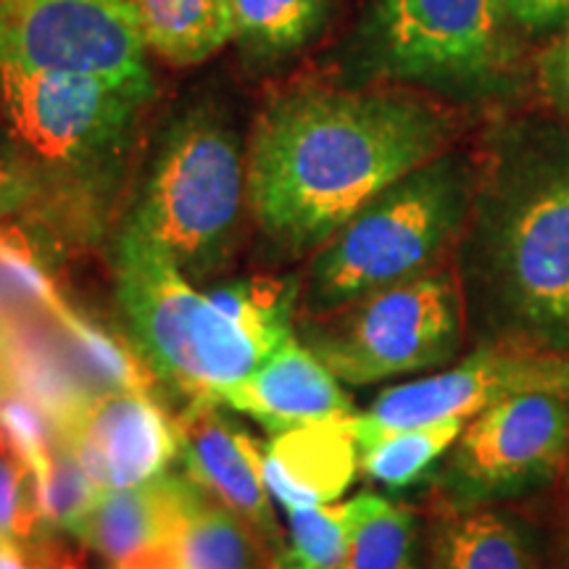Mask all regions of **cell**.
<instances>
[{"label": "cell", "mask_w": 569, "mask_h": 569, "mask_svg": "<svg viewBox=\"0 0 569 569\" xmlns=\"http://www.w3.org/2000/svg\"><path fill=\"white\" fill-rule=\"evenodd\" d=\"M40 557H42V569H84V567L77 565V561L71 557H63V553H56V551H48V549H42Z\"/></svg>", "instance_id": "cell-35"}, {"label": "cell", "mask_w": 569, "mask_h": 569, "mask_svg": "<svg viewBox=\"0 0 569 569\" xmlns=\"http://www.w3.org/2000/svg\"><path fill=\"white\" fill-rule=\"evenodd\" d=\"M3 322H6V315H3V311H0V332H3Z\"/></svg>", "instance_id": "cell-37"}, {"label": "cell", "mask_w": 569, "mask_h": 569, "mask_svg": "<svg viewBox=\"0 0 569 569\" xmlns=\"http://www.w3.org/2000/svg\"><path fill=\"white\" fill-rule=\"evenodd\" d=\"M451 140L453 119L407 92L284 90L248 138V211L272 253L306 259Z\"/></svg>", "instance_id": "cell-1"}, {"label": "cell", "mask_w": 569, "mask_h": 569, "mask_svg": "<svg viewBox=\"0 0 569 569\" xmlns=\"http://www.w3.org/2000/svg\"><path fill=\"white\" fill-rule=\"evenodd\" d=\"M551 519H553V532H557L559 549L569 561V457L557 475V480L551 482Z\"/></svg>", "instance_id": "cell-33"}, {"label": "cell", "mask_w": 569, "mask_h": 569, "mask_svg": "<svg viewBox=\"0 0 569 569\" xmlns=\"http://www.w3.org/2000/svg\"><path fill=\"white\" fill-rule=\"evenodd\" d=\"M453 259L475 346L569 351V140L498 163Z\"/></svg>", "instance_id": "cell-2"}, {"label": "cell", "mask_w": 569, "mask_h": 569, "mask_svg": "<svg viewBox=\"0 0 569 569\" xmlns=\"http://www.w3.org/2000/svg\"><path fill=\"white\" fill-rule=\"evenodd\" d=\"M209 298L232 322L259 340L269 353L296 336L301 280L280 274H251L211 284Z\"/></svg>", "instance_id": "cell-24"}, {"label": "cell", "mask_w": 569, "mask_h": 569, "mask_svg": "<svg viewBox=\"0 0 569 569\" xmlns=\"http://www.w3.org/2000/svg\"><path fill=\"white\" fill-rule=\"evenodd\" d=\"M332 0H234L232 42L253 63L303 51L325 27Z\"/></svg>", "instance_id": "cell-21"}, {"label": "cell", "mask_w": 569, "mask_h": 569, "mask_svg": "<svg viewBox=\"0 0 569 569\" xmlns=\"http://www.w3.org/2000/svg\"><path fill=\"white\" fill-rule=\"evenodd\" d=\"M113 272L132 346L188 403H219L272 356L146 240L119 232Z\"/></svg>", "instance_id": "cell-6"}, {"label": "cell", "mask_w": 569, "mask_h": 569, "mask_svg": "<svg viewBox=\"0 0 569 569\" xmlns=\"http://www.w3.org/2000/svg\"><path fill=\"white\" fill-rule=\"evenodd\" d=\"M246 209L240 132L224 111L193 106L163 130L119 232L159 248L188 280L211 282L238 256Z\"/></svg>", "instance_id": "cell-5"}, {"label": "cell", "mask_w": 569, "mask_h": 569, "mask_svg": "<svg viewBox=\"0 0 569 569\" xmlns=\"http://www.w3.org/2000/svg\"><path fill=\"white\" fill-rule=\"evenodd\" d=\"M206 493L188 475H161L134 488L101 490L71 536L111 567L174 540L184 515Z\"/></svg>", "instance_id": "cell-16"}, {"label": "cell", "mask_w": 569, "mask_h": 569, "mask_svg": "<svg viewBox=\"0 0 569 569\" xmlns=\"http://www.w3.org/2000/svg\"><path fill=\"white\" fill-rule=\"evenodd\" d=\"M51 322L61 330L77 367L96 393H103V390L153 393L159 377L146 365L138 348L127 346L122 338L113 336L111 330H106L71 303L63 306Z\"/></svg>", "instance_id": "cell-23"}, {"label": "cell", "mask_w": 569, "mask_h": 569, "mask_svg": "<svg viewBox=\"0 0 569 569\" xmlns=\"http://www.w3.org/2000/svg\"><path fill=\"white\" fill-rule=\"evenodd\" d=\"M219 403L251 417L272 436L322 419L353 417V401L343 393L338 377L298 336L267 356L253 375L227 388Z\"/></svg>", "instance_id": "cell-14"}, {"label": "cell", "mask_w": 569, "mask_h": 569, "mask_svg": "<svg viewBox=\"0 0 569 569\" xmlns=\"http://www.w3.org/2000/svg\"><path fill=\"white\" fill-rule=\"evenodd\" d=\"M184 475L267 540L274 561L288 549L264 482V446L232 422L222 403H188L174 419Z\"/></svg>", "instance_id": "cell-13"}, {"label": "cell", "mask_w": 569, "mask_h": 569, "mask_svg": "<svg viewBox=\"0 0 569 569\" xmlns=\"http://www.w3.org/2000/svg\"><path fill=\"white\" fill-rule=\"evenodd\" d=\"M38 177H34L30 161L0 124V219H11L17 213L30 217L38 206Z\"/></svg>", "instance_id": "cell-30"}, {"label": "cell", "mask_w": 569, "mask_h": 569, "mask_svg": "<svg viewBox=\"0 0 569 569\" xmlns=\"http://www.w3.org/2000/svg\"><path fill=\"white\" fill-rule=\"evenodd\" d=\"M153 82L0 67V124L38 177L30 219L48 246H84L109 227Z\"/></svg>", "instance_id": "cell-3"}, {"label": "cell", "mask_w": 569, "mask_h": 569, "mask_svg": "<svg viewBox=\"0 0 569 569\" xmlns=\"http://www.w3.org/2000/svg\"><path fill=\"white\" fill-rule=\"evenodd\" d=\"M0 365L9 380V390L30 398L48 417L56 438L96 396L77 367L67 340L56 343L51 332L34 325L24 311L6 315L0 332Z\"/></svg>", "instance_id": "cell-18"}, {"label": "cell", "mask_w": 569, "mask_h": 569, "mask_svg": "<svg viewBox=\"0 0 569 569\" xmlns=\"http://www.w3.org/2000/svg\"><path fill=\"white\" fill-rule=\"evenodd\" d=\"M569 457V398L522 393L467 419L432 472V496L459 507L509 503L551 488Z\"/></svg>", "instance_id": "cell-8"}, {"label": "cell", "mask_w": 569, "mask_h": 569, "mask_svg": "<svg viewBox=\"0 0 569 569\" xmlns=\"http://www.w3.org/2000/svg\"><path fill=\"white\" fill-rule=\"evenodd\" d=\"M465 425L467 419L453 417L436 425L411 427V430H396L361 440L359 469L369 480L388 490L415 486L451 451Z\"/></svg>", "instance_id": "cell-25"}, {"label": "cell", "mask_w": 569, "mask_h": 569, "mask_svg": "<svg viewBox=\"0 0 569 569\" xmlns=\"http://www.w3.org/2000/svg\"><path fill=\"white\" fill-rule=\"evenodd\" d=\"M180 569H274L267 540L243 517L203 493L174 536Z\"/></svg>", "instance_id": "cell-20"}, {"label": "cell", "mask_w": 569, "mask_h": 569, "mask_svg": "<svg viewBox=\"0 0 569 569\" xmlns=\"http://www.w3.org/2000/svg\"><path fill=\"white\" fill-rule=\"evenodd\" d=\"M422 569H546L536 532L503 503L459 507L432 496L425 507Z\"/></svg>", "instance_id": "cell-15"}, {"label": "cell", "mask_w": 569, "mask_h": 569, "mask_svg": "<svg viewBox=\"0 0 569 569\" xmlns=\"http://www.w3.org/2000/svg\"><path fill=\"white\" fill-rule=\"evenodd\" d=\"M296 336L346 386H377L436 372L469 340L457 267L375 290L317 317H296Z\"/></svg>", "instance_id": "cell-7"}, {"label": "cell", "mask_w": 569, "mask_h": 569, "mask_svg": "<svg viewBox=\"0 0 569 569\" xmlns=\"http://www.w3.org/2000/svg\"><path fill=\"white\" fill-rule=\"evenodd\" d=\"M288 549L274 569H340L353 522V498L288 511Z\"/></svg>", "instance_id": "cell-26"}, {"label": "cell", "mask_w": 569, "mask_h": 569, "mask_svg": "<svg viewBox=\"0 0 569 569\" xmlns=\"http://www.w3.org/2000/svg\"><path fill=\"white\" fill-rule=\"evenodd\" d=\"M148 51L196 67L232 42L234 0H132Z\"/></svg>", "instance_id": "cell-19"}, {"label": "cell", "mask_w": 569, "mask_h": 569, "mask_svg": "<svg viewBox=\"0 0 569 569\" xmlns=\"http://www.w3.org/2000/svg\"><path fill=\"white\" fill-rule=\"evenodd\" d=\"M472 196V169L453 151L390 184L309 256L298 317L327 315L375 290L451 264Z\"/></svg>", "instance_id": "cell-4"}, {"label": "cell", "mask_w": 569, "mask_h": 569, "mask_svg": "<svg viewBox=\"0 0 569 569\" xmlns=\"http://www.w3.org/2000/svg\"><path fill=\"white\" fill-rule=\"evenodd\" d=\"M9 396V380H6V372H3V365H0V403H3V398Z\"/></svg>", "instance_id": "cell-36"}, {"label": "cell", "mask_w": 569, "mask_h": 569, "mask_svg": "<svg viewBox=\"0 0 569 569\" xmlns=\"http://www.w3.org/2000/svg\"><path fill=\"white\" fill-rule=\"evenodd\" d=\"M353 417L290 427L269 440L261 472L280 507L290 511L336 503L353 486L359 472Z\"/></svg>", "instance_id": "cell-17"}, {"label": "cell", "mask_w": 569, "mask_h": 569, "mask_svg": "<svg viewBox=\"0 0 569 569\" xmlns=\"http://www.w3.org/2000/svg\"><path fill=\"white\" fill-rule=\"evenodd\" d=\"M0 440L11 448V453L34 475V482L46 480L56 457V432L48 417L34 407L30 398L13 393L0 403Z\"/></svg>", "instance_id": "cell-28"}, {"label": "cell", "mask_w": 569, "mask_h": 569, "mask_svg": "<svg viewBox=\"0 0 569 569\" xmlns=\"http://www.w3.org/2000/svg\"><path fill=\"white\" fill-rule=\"evenodd\" d=\"M538 77L540 90L549 98V103L569 119V27L557 46L549 48V53L540 59Z\"/></svg>", "instance_id": "cell-31"}, {"label": "cell", "mask_w": 569, "mask_h": 569, "mask_svg": "<svg viewBox=\"0 0 569 569\" xmlns=\"http://www.w3.org/2000/svg\"><path fill=\"white\" fill-rule=\"evenodd\" d=\"M132 0H0V67L153 82Z\"/></svg>", "instance_id": "cell-9"}, {"label": "cell", "mask_w": 569, "mask_h": 569, "mask_svg": "<svg viewBox=\"0 0 569 569\" xmlns=\"http://www.w3.org/2000/svg\"><path fill=\"white\" fill-rule=\"evenodd\" d=\"M503 6L530 32H546L569 21V0H503Z\"/></svg>", "instance_id": "cell-32"}, {"label": "cell", "mask_w": 569, "mask_h": 569, "mask_svg": "<svg viewBox=\"0 0 569 569\" xmlns=\"http://www.w3.org/2000/svg\"><path fill=\"white\" fill-rule=\"evenodd\" d=\"M113 569H180L174 557V540L156 546V549L142 551L138 557H132L130 561H124V565Z\"/></svg>", "instance_id": "cell-34"}, {"label": "cell", "mask_w": 569, "mask_h": 569, "mask_svg": "<svg viewBox=\"0 0 569 569\" xmlns=\"http://www.w3.org/2000/svg\"><path fill=\"white\" fill-rule=\"evenodd\" d=\"M59 443L74 453L101 490L134 488L169 472L180 438L151 393L103 390L84 403Z\"/></svg>", "instance_id": "cell-12"}, {"label": "cell", "mask_w": 569, "mask_h": 569, "mask_svg": "<svg viewBox=\"0 0 569 569\" xmlns=\"http://www.w3.org/2000/svg\"><path fill=\"white\" fill-rule=\"evenodd\" d=\"M34 490H38L42 528L69 532V536L80 528L96 498L101 496V488L90 480V475L63 443L56 446L51 472L46 475V480L34 482Z\"/></svg>", "instance_id": "cell-27"}, {"label": "cell", "mask_w": 569, "mask_h": 569, "mask_svg": "<svg viewBox=\"0 0 569 569\" xmlns=\"http://www.w3.org/2000/svg\"><path fill=\"white\" fill-rule=\"evenodd\" d=\"M40 528L34 475L0 440V538L30 543Z\"/></svg>", "instance_id": "cell-29"}, {"label": "cell", "mask_w": 569, "mask_h": 569, "mask_svg": "<svg viewBox=\"0 0 569 569\" xmlns=\"http://www.w3.org/2000/svg\"><path fill=\"white\" fill-rule=\"evenodd\" d=\"M522 393L569 398V351L475 346L453 365L382 390L367 411L353 417L356 440L361 443L453 417L472 419L482 409Z\"/></svg>", "instance_id": "cell-10"}, {"label": "cell", "mask_w": 569, "mask_h": 569, "mask_svg": "<svg viewBox=\"0 0 569 569\" xmlns=\"http://www.w3.org/2000/svg\"><path fill=\"white\" fill-rule=\"evenodd\" d=\"M503 0H380L377 53L401 80L480 82L501 61Z\"/></svg>", "instance_id": "cell-11"}, {"label": "cell", "mask_w": 569, "mask_h": 569, "mask_svg": "<svg viewBox=\"0 0 569 569\" xmlns=\"http://www.w3.org/2000/svg\"><path fill=\"white\" fill-rule=\"evenodd\" d=\"M340 569H422V525L417 511L386 496H356Z\"/></svg>", "instance_id": "cell-22"}]
</instances>
